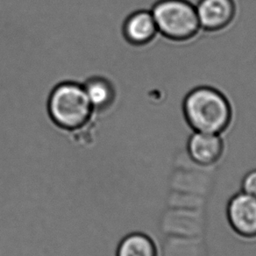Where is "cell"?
Returning <instances> with one entry per match:
<instances>
[{
  "label": "cell",
  "mask_w": 256,
  "mask_h": 256,
  "mask_svg": "<svg viewBox=\"0 0 256 256\" xmlns=\"http://www.w3.org/2000/svg\"><path fill=\"white\" fill-rule=\"evenodd\" d=\"M182 112L192 132L222 136L234 118L229 98L220 90L210 86L192 88L182 100Z\"/></svg>",
  "instance_id": "6da1fadb"
},
{
  "label": "cell",
  "mask_w": 256,
  "mask_h": 256,
  "mask_svg": "<svg viewBox=\"0 0 256 256\" xmlns=\"http://www.w3.org/2000/svg\"><path fill=\"white\" fill-rule=\"evenodd\" d=\"M150 11L164 39L184 42L201 31L196 6L190 0H158Z\"/></svg>",
  "instance_id": "7a4b0ae2"
},
{
  "label": "cell",
  "mask_w": 256,
  "mask_h": 256,
  "mask_svg": "<svg viewBox=\"0 0 256 256\" xmlns=\"http://www.w3.org/2000/svg\"><path fill=\"white\" fill-rule=\"evenodd\" d=\"M93 110L84 86L76 82L59 84L48 100L52 120L67 131L78 130L88 124Z\"/></svg>",
  "instance_id": "3957f363"
},
{
  "label": "cell",
  "mask_w": 256,
  "mask_h": 256,
  "mask_svg": "<svg viewBox=\"0 0 256 256\" xmlns=\"http://www.w3.org/2000/svg\"><path fill=\"white\" fill-rule=\"evenodd\" d=\"M226 214L236 234L244 238H256V198L240 190L228 201Z\"/></svg>",
  "instance_id": "277c9868"
},
{
  "label": "cell",
  "mask_w": 256,
  "mask_h": 256,
  "mask_svg": "<svg viewBox=\"0 0 256 256\" xmlns=\"http://www.w3.org/2000/svg\"><path fill=\"white\" fill-rule=\"evenodd\" d=\"M196 15L200 28L206 32H222L237 16L234 0H198Z\"/></svg>",
  "instance_id": "5b68a950"
},
{
  "label": "cell",
  "mask_w": 256,
  "mask_h": 256,
  "mask_svg": "<svg viewBox=\"0 0 256 256\" xmlns=\"http://www.w3.org/2000/svg\"><path fill=\"white\" fill-rule=\"evenodd\" d=\"M190 159L201 167L218 164L224 153L223 136L209 132H192L186 144Z\"/></svg>",
  "instance_id": "8992f818"
},
{
  "label": "cell",
  "mask_w": 256,
  "mask_h": 256,
  "mask_svg": "<svg viewBox=\"0 0 256 256\" xmlns=\"http://www.w3.org/2000/svg\"><path fill=\"white\" fill-rule=\"evenodd\" d=\"M124 34L128 42L134 46L154 42L159 34L151 11L140 10L130 15L124 22Z\"/></svg>",
  "instance_id": "52a82bcc"
},
{
  "label": "cell",
  "mask_w": 256,
  "mask_h": 256,
  "mask_svg": "<svg viewBox=\"0 0 256 256\" xmlns=\"http://www.w3.org/2000/svg\"><path fill=\"white\" fill-rule=\"evenodd\" d=\"M116 256H159V250L150 234L134 231L122 238L118 245Z\"/></svg>",
  "instance_id": "ba28073f"
},
{
  "label": "cell",
  "mask_w": 256,
  "mask_h": 256,
  "mask_svg": "<svg viewBox=\"0 0 256 256\" xmlns=\"http://www.w3.org/2000/svg\"><path fill=\"white\" fill-rule=\"evenodd\" d=\"M86 94L94 110H103L110 106L114 100V90L106 79L93 78L84 84Z\"/></svg>",
  "instance_id": "9c48e42d"
},
{
  "label": "cell",
  "mask_w": 256,
  "mask_h": 256,
  "mask_svg": "<svg viewBox=\"0 0 256 256\" xmlns=\"http://www.w3.org/2000/svg\"><path fill=\"white\" fill-rule=\"evenodd\" d=\"M242 192L256 198V168H252L244 176L242 181Z\"/></svg>",
  "instance_id": "30bf717a"
}]
</instances>
